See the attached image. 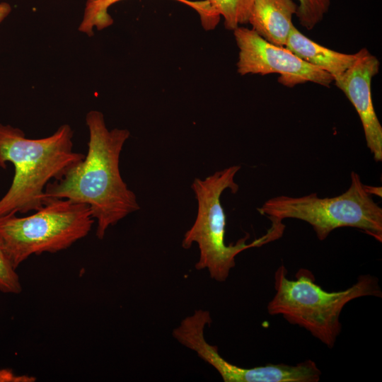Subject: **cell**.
Returning a JSON list of instances; mask_svg holds the SVG:
<instances>
[{
  "label": "cell",
  "mask_w": 382,
  "mask_h": 382,
  "mask_svg": "<svg viewBox=\"0 0 382 382\" xmlns=\"http://www.w3.org/2000/svg\"><path fill=\"white\" fill-rule=\"evenodd\" d=\"M88 153L59 180L49 183L46 199H67L88 205L97 221L96 236L103 239L107 229L140 209L135 194L120 175V155L130 133L126 129L109 130L102 112H88Z\"/></svg>",
  "instance_id": "1"
},
{
  "label": "cell",
  "mask_w": 382,
  "mask_h": 382,
  "mask_svg": "<svg viewBox=\"0 0 382 382\" xmlns=\"http://www.w3.org/2000/svg\"><path fill=\"white\" fill-rule=\"evenodd\" d=\"M74 132L62 125L52 135L28 139L19 128L0 123V168L14 167V176L0 199V216L38 210L45 203V190L85 158L73 150Z\"/></svg>",
  "instance_id": "2"
},
{
  "label": "cell",
  "mask_w": 382,
  "mask_h": 382,
  "mask_svg": "<svg viewBox=\"0 0 382 382\" xmlns=\"http://www.w3.org/2000/svg\"><path fill=\"white\" fill-rule=\"evenodd\" d=\"M295 277L294 280L287 277L284 265L277 268L274 276L275 294L267 304V312L306 330L330 349L341 333L344 307L358 298L382 296L378 279L371 274L359 276L351 286L337 291L324 290L308 269L300 268Z\"/></svg>",
  "instance_id": "3"
},
{
  "label": "cell",
  "mask_w": 382,
  "mask_h": 382,
  "mask_svg": "<svg viewBox=\"0 0 382 382\" xmlns=\"http://www.w3.org/2000/svg\"><path fill=\"white\" fill-rule=\"evenodd\" d=\"M241 166H233L202 180L195 178L191 185L197 200L195 221L185 233L182 246L188 249L196 243L199 249L197 270H208L210 277L218 282H224L234 267L236 257L242 251L260 247L282 236L283 231L272 225L262 237L246 243L249 234L236 243H225L226 215L221 203V195L226 190L236 193L238 185L234 181Z\"/></svg>",
  "instance_id": "4"
},
{
  "label": "cell",
  "mask_w": 382,
  "mask_h": 382,
  "mask_svg": "<svg viewBox=\"0 0 382 382\" xmlns=\"http://www.w3.org/2000/svg\"><path fill=\"white\" fill-rule=\"evenodd\" d=\"M94 221L86 204L46 199L33 214L0 216V240L16 269L30 255L68 248L89 233Z\"/></svg>",
  "instance_id": "5"
},
{
  "label": "cell",
  "mask_w": 382,
  "mask_h": 382,
  "mask_svg": "<svg viewBox=\"0 0 382 382\" xmlns=\"http://www.w3.org/2000/svg\"><path fill=\"white\" fill-rule=\"evenodd\" d=\"M350 177L349 188L338 196H277L267 200L257 211L274 222L282 223L285 219L304 221L320 241L337 228L354 227L381 242L382 209L365 190L359 175L352 171Z\"/></svg>",
  "instance_id": "6"
},
{
  "label": "cell",
  "mask_w": 382,
  "mask_h": 382,
  "mask_svg": "<svg viewBox=\"0 0 382 382\" xmlns=\"http://www.w3.org/2000/svg\"><path fill=\"white\" fill-rule=\"evenodd\" d=\"M233 31L239 48L237 72L241 76L279 74L278 81L289 88L306 82L330 87L334 81L330 74L303 61L285 47L267 42L253 29L238 26Z\"/></svg>",
  "instance_id": "7"
},
{
  "label": "cell",
  "mask_w": 382,
  "mask_h": 382,
  "mask_svg": "<svg viewBox=\"0 0 382 382\" xmlns=\"http://www.w3.org/2000/svg\"><path fill=\"white\" fill-rule=\"evenodd\" d=\"M380 62L366 48L359 51L354 64L334 80L357 112L364 132L366 146L376 162L382 161V127L371 98L372 79L378 73Z\"/></svg>",
  "instance_id": "8"
},
{
  "label": "cell",
  "mask_w": 382,
  "mask_h": 382,
  "mask_svg": "<svg viewBox=\"0 0 382 382\" xmlns=\"http://www.w3.org/2000/svg\"><path fill=\"white\" fill-rule=\"evenodd\" d=\"M298 4L293 0H254L248 23L267 42L284 47Z\"/></svg>",
  "instance_id": "9"
},
{
  "label": "cell",
  "mask_w": 382,
  "mask_h": 382,
  "mask_svg": "<svg viewBox=\"0 0 382 382\" xmlns=\"http://www.w3.org/2000/svg\"><path fill=\"white\" fill-rule=\"evenodd\" d=\"M284 47L303 61L330 74L334 80L342 75L359 56V52L345 54L322 46L308 38L294 25Z\"/></svg>",
  "instance_id": "10"
},
{
  "label": "cell",
  "mask_w": 382,
  "mask_h": 382,
  "mask_svg": "<svg viewBox=\"0 0 382 382\" xmlns=\"http://www.w3.org/2000/svg\"><path fill=\"white\" fill-rule=\"evenodd\" d=\"M120 0H86L84 14L79 30L91 37L94 35L93 29L98 30L105 29L113 23L112 17L108 12V8ZM195 9L199 15L203 27L208 28L212 18L207 0L190 1L176 0Z\"/></svg>",
  "instance_id": "11"
},
{
  "label": "cell",
  "mask_w": 382,
  "mask_h": 382,
  "mask_svg": "<svg viewBox=\"0 0 382 382\" xmlns=\"http://www.w3.org/2000/svg\"><path fill=\"white\" fill-rule=\"evenodd\" d=\"M216 20L222 16L226 29L233 30L248 23L254 0H207Z\"/></svg>",
  "instance_id": "12"
},
{
  "label": "cell",
  "mask_w": 382,
  "mask_h": 382,
  "mask_svg": "<svg viewBox=\"0 0 382 382\" xmlns=\"http://www.w3.org/2000/svg\"><path fill=\"white\" fill-rule=\"evenodd\" d=\"M296 16L299 24L311 30L323 21L329 11L331 0H297Z\"/></svg>",
  "instance_id": "13"
},
{
  "label": "cell",
  "mask_w": 382,
  "mask_h": 382,
  "mask_svg": "<svg viewBox=\"0 0 382 382\" xmlns=\"http://www.w3.org/2000/svg\"><path fill=\"white\" fill-rule=\"evenodd\" d=\"M16 270L0 240V291L13 294L21 292L22 286Z\"/></svg>",
  "instance_id": "14"
},
{
  "label": "cell",
  "mask_w": 382,
  "mask_h": 382,
  "mask_svg": "<svg viewBox=\"0 0 382 382\" xmlns=\"http://www.w3.org/2000/svg\"><path fill=\"white\" fill-rule=\"evenodd\" d=\"M36 378L28 375H16L11 369H0V382H34Z\"/></svg>",
  "instance_id": "15"
},
{
  "label": "cell",
  "mask_w": 382,
  "mask_h": 382,
  "mask_svg": "<svg viewBox=\"0 0 382 382\" xmlns=\"http://www.w3.org/2000/svg\"><path fill=\"white\" fill-rule=\"evenodd\" d=\"M11 6L6 2H0V23L9 15Z\"/></svg>",
  "instance_id": "16"
},
{
  "label": "cell",
  "mask_w": 382,
  "mask_h": 382,
  "mask_svg": "<svg viewBox=\"0 0 382 382\" xmlns=\"http://www.w3.org/2000/svg\"><path fill=\"white\" fill-rule=\"evenodd\" d=\"M364 189L371 195L374 194L379 197L382 196L381 187H374L364 185Z\"/></svg>",
  "instance_id": "17"
}]
</instances>
